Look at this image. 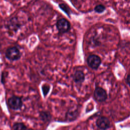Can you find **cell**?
<instances>
[{"mask_svg": "<svg viewBox=\"0 0 130 130\" xmlns=\"http://www.w3.org/2000/svg\"><path fill=\"white\" fill-rule=\"evenodd\" d=\"M96 125L102 129H106L110 127V122L109 119L105 117H100L96 120Z\"/></svg>", "mask_w": 130, "mask_h": 130, "instance_id": "6", "label": "cell"}, {"mask_svg": "<svg viewBox=\"0 0 130 130\" xmlns=\"http://www.w3.org/2000/svg\"><path fill=\"white\" fill-rule=\"evenodd\" d=\"M6 57L11 60H16L20 57L19 50L15 47H12L7 49L6 52Z\"/></svg>", "mask_w": 130, "mask_h": 130, "instance_id": "1", "label": "cell"}, {"mask_svg": "<svg viewBox=\"0 0 130 130\" xmlns=\"http://www.w3.org/2000/svg\"><path fill=\"white\" fill-rule=\"evenodd\" d=\"M87 61L88 66L93 69H97L101 63L100 57L94 54L89 56Z\"/></svg>", "mask_w": 130, "mask_h": 130, "instance_id": "2", "label": "cell"}, {"mask_svg": "<svg viewBox=\"0 0 130 130\" xmlns=\"http://www.w3.org/2000/svg\"><path fill=\"white\" fill-rule=\"evenodd\" d=\"M14 130H26V127L22 123H16L13 125Z\"/></svg>", "mask_w": 130, "mask_h": 130, "instance_id": "8", "label": "cell"}, {"mask_svg": "<svg viewBox=\"0 0 130 130\" xmlns=\"http://www.w3.org/2000/svg\"><path fill=\"white\" fill-rule=\"evenodd\" d=\"M56 26L60 32H67L70 28V22L66 19H60L57 22Z\"/></svg>", "mask_w": 130, "mask_h": 130, "instance_id": "3", "label": "cell"}, {"mask_svg": "<svg viewBox=\"0 0 130 130\" xmlns=\"http://www.w3.org/2000/svg\"><path fill=\"white\" fill-rule=\"evenodd\" d=\"M105 9H106V8H105V6L102 5H97L94 8V11L96 12L99 13H101L103 12L105 10Z\"/></svg>", "mask_w": 130, "mask_h": 130, "instance_id": "9", "label": "cell"}, {"mask_svg": "<svg viewBox=\"0 0 130 130\" xmlns=\"http://www.w3.org/2000/svg\"><path fill=\"white\" fill-rule=\"evenodd\" d=\"M74 80L76 83H82L84 80V74L81 71H77L75 72L73 77Z\"/></svg>", "mask_w": 130, "mask_h": 130, "instance_id": "7", "label": "cell"}, {"mask_svg": "<svg viewBox=\"0 0 130 130\" xmlns=\"http://www.w3.org/2000/svg\"><path fill=\"white\" fill-rule=\"evenodd\" d=\"M94 97L99 102H104L107 99V95L106 91L103 88L98 87L94 90Z\"/></svg>", "mask_w": 130, "mask_h": 130, "instance_id": "4", "label": "cell"}, {"mask_svg": "<svg viewBox=\"0 0 130 130\" xmlns=\"http://www.w3.org/2000/svg\"><path fill=\"white\" fill-rule=\"evenodd\" d=\"M8 103L9 107L14 110L20 109L22 105V102L21 99L17 96L11 97L8 100Z\"/></svg>", "mask_w": 130, "mask_h": 130, "instance_id": "5", "label": "cell"}, {"mask_svg": "<svg viewBox=\"0 0 130 130\" xmlns=\"http://www.w3.org/2000/svg\"><path fill=\"white\" fill-rule=\"evenodd\" d=\"M126 80H127V83L128 84V85L130 86V74L128 75L127 77V79H126Z\"/></svg>", "mask_w": 130, "mask_h": 130, "instance_id": "11", "label": "cell"}, {"mask_svg": "<svg viewBox=\"0 0 130 130\" xmlns=\"http://www.w3.org/2000/svg\"><path fill=\"white\" fill-rule=\"evenodd\" d=\"M42 88H43V91L44 94L45 95L46 94H47V93L49 91V86L48 85H44L42 87Z\"/></svg>", "mask_w": 130, "mask_h": 130, "instance_id": "10", "label": "cell"}]
</instances>
